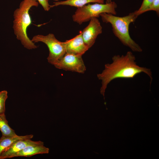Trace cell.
<instances>
[{
	"label": "cell",
	"instance_id": "5b68a950",
	"mask_svg": "<svg viewBox=\"0 0 159 159\" xmlns=\"http://www.w3.org/2000/svg\"><path fill=\"white\" fill-rule=\"evenodd\" d=\"M31 40L34 43L42 42L47 45L49 51L48 61L52 65H54L66 53L64 42L58 40L53 34L37 35L34 36Z\"/></svg>",
	"mask_w": 159,
	"mask_h": 159
},
{
	"label": "cell",
	"instance_id": "5bb4252c",
	"mask_svg": "<svg viewBox=\"0 0 159 159\" xmlns=\"http://www.w3.org/2000/svg\"><path fill=\"white\" fill-rule=\"evenodd\" d=\"M153 0H143L139 9L135 11L136 15L138 17L140 15L146 12V10L152 3Z\"/></svg>",
	"mask_w": 159,
	"mask_h": 159
},
{
	"label": "cell",
	"instance_id": "4fadbf2b",
	"mask_svg": "<svg viewBox=\"0 0 159 159\" xmlns=\"http://www.w3.org/2000/svg\"><path fill=\"white\" fill-rule=\"evenodd\" d=\"M0 131L4 136H11L17 135L14 130L9 125L5 114H0Z\"/></svg>",
	"mask_w": 159,
	"mask_h": 159
},
{
	"label": "cell",
	"instance_id": "8fae6325",
	"mask_svg": "<svg viewBox=\"0 0 159 159\" xmlns=\"http://www.w3.org/2000/svg\"><path fill=\"white\" fill-rule=\"evenodd\" d=\"M33 137L32 134L24 136L16 135L11 136H2L0 139V156L2 153L16 141L25 139H31Z\"/></svg>",
	"mask_w": 159,
	"mask_h": 159
},
{
	"label": "cell",
	"instance_id": "8992f818",
	"mask_svg": "<svg viewBox=\"0 0 159 159\" xmlns=\"http://www.w3.org/2000/svg\"><path fill=\"white\" fill-rule=\"evenodd\" d=\"M82 56L66 53L54 65L59 69L83 73L86 67Z\"/></svg>",
	"mask_w": 159,
	"mask_h": 159
},
{
	"label": "cell",
	"instance_id": "2e32d148",
	"mask_svg": "<svg viewBox=\"0 0 159 159\" xmlns=\"http://www.w3.org/2000/svg\"><path fill=\"white\" fill-rule=\"evenodd\" d=\"M150 11H154L158 15L159 14V0H153L152 3L146 10V12Z\"/></svg>",
	"mask_w": 159,
	"mask_h": 159
},
{
	"label": "cell",
	"instance_id": "7c38bea8",
	"mask_svg": "<svg viewBox=\"0 0 159 159\" xmlns=\"http://www.w3.org/2000/svg\"><path fill=\"white\" fill-rule=\"evenodd\" d=\"M91 3L104 4V0H66L54 2V4L50 5V8L59 5H67L78 8Z\"/></svg>",
	"mask_w": 159,
	"mask_h": 159
},
{
	"label": "cell",
	"instance_id": "e0dca14e",
	"mask_svg": "<svg viewBox=\"0 0 159 159\" xmlns=\"http://www.w3.org/2000/svg\"><path fill=\"white\" fill-rule=\"evenodd\" d=\"M42 6L45 11H49L50 8V5L47 0H36Z\"/></svg>",
	"mask_w": 159,
	"mask_h": 159
},
{
	"label": "cell",
	"instance_id": "277c9868",
	"mask_svg": "<svg viewBox=\"0 0 159 159\" xmlns=\"http://www.w3.org/2000/svg\"><path fill=\"white\" fill-rule=\"evenodd\" d=\"M117 5L114 1L105 4L95 3L89 4L82 7L77 8L72 16L73 21L80 25L90 21L94 17L98 18L103 13L110 14L115 15Z\"/></svg>",
	"mask_w": 159,
	"mask_h": 159
},
{
	"label": "cell",
	"instance_id": "52a82bcc",
	"mask_svg": "<svg viewBox=\"0 0 159 159\" xmlns=\"http://www.w3.org/2000/svg\"><path fill=\"white\" fill-rule=\"evenodd\" d=\"M102 32V27L98 18H92L88 25L81 31L82 39L90 49L94 44L97 36Z\"/></svg>",
	"mask_w": 159,
	"mask_h": 159
},
{
	"label": "cell",
	"instance_id": "9a60e30c",
	"mask_svg": "<svg viewBox=\"0 0 159 159\" xmlns=\"http://www.w3.org/2000/svg\"><path fill=\"white\" fill-rule=\"evenodd\" d=\"M8 92L6 90L0 92V114H5V102L8 97Z\"/></svg>",
	"mask_w": 159,
	"mask_h": 159
},
{
	"label": "cell",
	"instance_id": "30bf717a",
	"mask_svg": "<svg viewBox=\"0 0 159 159\" xmlns=\"http://www.w3.org/2000/svg\"><path fill=\"white\" fill-rule=\"evenodd\" d=\"M49 152V148L44 145H31L12 155L10 158L16 157H29L38 154H48Z\"/></svg>",
	"mask_w": 159,
	"mask_h": 159
},
{
	"label": "cell",
	"instance_id": "9c48e42d",
	"mask_svg": "<svg viewBox=\"0 0 159 159\" xmlns=\"http://www.w3.org/2000/svg\"><path fill=\"white\" fill-rule=\"evenodd\" d=\"M31 145H44V144L41 141H34L30 139L17 140L2 153L0 156V159L10 158L12 155L20 151L26 146Z\"/></svg>",
	"mask_w": 159,
	"mask_h": 159
},
{
	"label": "cell",
	"instance_id": "ba28073f",
	"mask_svg": "<svg viewBox=\"0 0 159 159\" xmlns=\"http://www.w3.org/2000/svg\"><path fill=\"white\" fill-rule=\"evenodd\" d=\"M66 53L82 55L89 48L85 43L81 31L74 38L64 42Z\"/></svg>",
	"mask_w": 159,
	"mask_h": 159
},
{
	"label": "cell",
	"instance_id": "3957f363",
	"mask_svg": "<svg viewBox=\"0 0 159 159\" xmlns=\"http://www.w3.org/2000/svg\"><path fill=\"white\" fill-rule=\"evenodd\" d=\"M38 5L36 0H23L14 13L13 27L14 34L24 47L29 49L37 48L27 35V28L32 23L29 11L31 7H37Z\"/></svg>",
	"mask_w": 159,
	"mask_h": 159
},
{
	"label": "cell",
	"instance_id": "6da1fadb",
	"mask_svg": "<svg viewBox=\"0 0 159 159\" xmlns=\"http://www.w3.org/2000/svg\"><path fill=\"white\" fill-rule=\"evenodd\" d=\"M135 60V56L130 51H128L125 55H114L112 57V62L106 64L102 72L97 74L98 79L102 81L100 92L104 99L107 85L115 79L132 78L138 74L143 72L150 77L151 85L153 78L150 69L139 66Z\"/></svg>",
	"mask_w": 159,
	"mask_h": 159
},
{
	"label": "cell",
	"instance_id": "ac0fdd59",
	"mask_svg": "<svg viewBox=\"0 0 159 159\" xmlns=\"http://www.w3.org/2000/svg\"><path fill=\"white\" fill-rule=\"evenodd\" d=\"M112 0H106V3H109L112 2Z\"/></svg>",
	"mask_w": 159,
	"mask_h": 159
},
{
	"label": "cell",
	"instance_id": "d6986e66",
	"mask_svg": "<svg viewBox=\"0 0 159 159\" xmlns=\"http://www.w3.org/2000/svg\"><path fill=\"white\" fill-rule=\"evenodd\" d=\"M47 0V1H48L49 0ZM54 0L56 1H58V0Z\"/></svg>",
	"mask_w": 159,
	"mask_h": 159
},
{
	"label": "cell",
	"instance_id": "7a4b0ae2",
	"mask_svg": "<svg viewBox=\"0 0 159 159\" xmlns=\"http://www.w3.org/2000/svg\"><path fill=\"white\" fill-rule=\"evenodd\" d=\"M100 16L104 22L111 25L114 34L123 45L133 52L142 51L141 48L131 38L129 33L130 24L134 22L138 17L135 11L123 17L106 13L100 14Z\"/></svg>",
	"mask_w": 159,
	"mask_h": 159
}]
</instances>
